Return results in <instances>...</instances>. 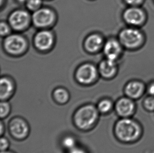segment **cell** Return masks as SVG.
<instances>
[{
  "label": "cell",
  "mask_w": 154,
  "mask_h": 153,
  "mask_svg": "<svg viewBox=\"0 0 154 153\" xmlns=\"http://www.w3.org/2000/svg\"><path fill=\"white\" fill-rule=\"evenodd\" d=\"M113 134L119 143L133 145L140 142L143 137L144 126L134 117L119 118L115 123Z\"/></svg>",
  "instance_id": "1"
},
{
  "label": "cell",
  "mask_w": 154,
  "mask_h": 153,
  "mask_svg": "<svg viewBox=\"0 0 154 153\" xmlns=\"http://www.w3.org/2000/svg\"><path fill=\"white\" fill-rule=\"evenodd\" d=\"M100 115L96 106L93 104H85L75 111L73 116V123L79 130L88 131L96 126Z\"/></svg>",
  "instance_id": "2"
},
{
  "label": "cell",
  "mask_w": 154,
  "mask_h": 153,
  "mask_svg": "<svg viewBox=\"0 0 154 153\" xmlns=\"http://www.w3.org/2000/svg\"><path fill=\"white\" fill-rule=\"evenodd\" d=\"M119 40L123 47L130 50H135L143 46L145 41V36L138 27L129 26L120 32Z\"/></svg>",
  "instance_id": "3"
},
{
  "label": "cell",
  "mask_w": 154,
  "mask_h": 153,
  "mask_svg": "<svg viewBox=\"0 0 154 153\" xmlns=\"http://www.w3.org/2000/svg\"><path fill=\"white\" fill-rule=\"evenodd\" d=\"M8 132L12 138L17 141H23L29 136L30 128L28 122L20 116H15L8 122Z\"/></svg>",
  "instance_id": "4"
},
{
  "label": "cell",
  "mask_w": 154,
  "mask_h": 153,
  "mask_svg": "<svg viewBox=\"0 0 154 153\" xmlns=\"http://www.w3.org/2000/svg\"><path fill=\"white\" fill-rule=\"evenodd\" d=\"M123 18L129 26L139 28L146 23L147 14L140 6H129L124 11Z\"/></svg>",
  "instance_id": "5"
},
{
  "label": "cell",
  "mask_w": 154,
  "mask_h": 153,
  "mask_svg": "<svg viewBox=\"0 0 154 153\" xmlns=\"http://www.w3.org/2000/svg\"><path fill=\"white\" fill-rule=\"evenodd\" d=\"M137 110V106L136 101L125 95L119 98L115 102L114 111L119 118L134 117Z\"/></svg>",
  "instance_id": "6"
},
{
  "label": "cell",
  "mask_w": 154,
  "mask_h": 153,
  "mask_svg": "<svg viewBox=\"0 0 154 153\" xmlns=\"http://www.w3.org/2000/svg\"><path fill=\"white\" fill-rule=\"evenodd\" d=\"M146 84L142 81L131 80L124 87V95L136 101L144 97L146 93Z\"/></svg>",
  "instance_id": "7"
},
{
  "label": "cell",
  "mask_w": 154,
  "mask_h": 153,
  "mask_svg": "<svg viewBox=\"0 0 154 153\" xmlns=\"http://www.w3.org/2000/svg\"><path fill=\"white\" fill-rule=\"evenodd\" d=\"M97 76L95 67L91 64H83L78 69L76 73V79L78 82L83 85L91 84Z\"/></svg>",
  "instance_id": "8"
},
{
  "label": "cell",
  "mask_w": 154,
  "mask_h": 153,
  "mask_svg": "<svg viewBox=\"0 0 154 153\" xmlns=\"http://www.w3.org/2000/svg\"><path fill=\"white\" fill-rule=\"evenodd\" d=\"M26 43L24 38L17 34L8 36L4 41L5 50L9 54L17 55L24 50Z\"/></svg>",
  "instance_id": "9"
},
{
  "label": "cell",
  "mask_w": 154,
  "mask_h": 153,
  "mask_svg": "<svg viewBox=\"0 0 154 153\" xmlns=\"http://www.w3.org/2000/svg\"><path fill=\"white\" fill-rule=\"evenodd\" d=\"M54 19V13L48 8L38 9L32 16V21L34 25L38 27L48 26L52 24Z\"/></svg>",
  "instance_id": "10"
},
{
  "label": "cell",
  "mask_w": 154,
  "mask_h": 153,
  "mask_svg": "<svg viewBox=\"0 0 154 153\" xmlns=\"http://www.w3.org/2000/svg\"><path fill=\"white\" fill-rule=\"evenodd\" d=\"M29 22V15L25 10H16L13 12L9 17L10 25L17 31H21L25 28Z\"/></svg>",
  "instance_id": "11"
},
{
  "label": "cell",
  "mask_w": 154,
  "mask_h": 153,
  "mask_svg": "<svg viewBox=\"0 0 154 153\" xmlns=\"http://www.w3.org/2000/svg\"><path fill=\"white\" fill-rule=\"evenodd\" d=\"M123 46L119 40L109 39L104 47V52L106 58L117 62L123 52Z\"/></svg>",
  "instance_id": "12"
},
{
  "label": "cell",
  "mask_w": 154,
  "mask_h": 153,
  "mask_svg": "<svg viewBox=\"0 0 154 153\" xmlns=\"http://www.w3.org/2000/svg\"><path fill=\"white\" fill-rule=\"evenodd\" d=\"M53 40V36L50 32L42 31L36 35L34 38V44L38 50H46L50 48Z\"/></svg>",
  "instance_id": "13"
},
{
  "label": "cell",
  "mask_w": 154,
  "mask_h": 153,
  "mask_svg": "<svg viewBox=\"0 0 154 153\" xmlns=\"http://www.w3.org/2000/svg\"><path fill=\"white\" fill-rule=\"evenodd\" d=\"M14 86L12 80L7 78H2L0 82L1 101H8L14 92Z\"/></svg>",
  "instance_id": "14"
},
{
  "label": "cell",
  "mask_w": 154,
  "mask_h": 153,
  "mask_svg": "<svg viewBox=\"0 0 154 153\" xmlns=\"http://www.w3.org/2000/svg\"><path fill=\"white\" fill-rule=\"evenodd\" d=\"M117 70L116 62L109 60L106 58L100 62L99 67V70L105 78H112L116 74Z\"/></svg>",
  "instance_id": "15"
},
{
  "label": "cell",
  "mask_w": 154,
  "mask_h": 153,
  "mask_svg": "<svg viewBox=\"0 0 154 153\" xmlns=\"http://www.w3.org/2000/svg\"><path fill=\"white\" fill-rule=\"evenodd\" d=\"M102 38L97 34L90 36L85 41V47L91 52H95L100 49L103 45Z\"/></svg>",
  "instance_id": "16"
},
{
  "label": "cell",
  "mask_w": 154,
  "mask_h": 153,
  "mask_svg": "<svg viewBox=\"0 0 154 153\" xmlns=\"http://www.w3.org/2000/svg\"><path fill=\"white\" fill-rule=\"evenodd\" d=\"M53 98L56 104L60 105L66 104L70 99L69 91L64 88H57L53 92Z\"/></svg>",
  "instance_id": "17"
},
{
  "label": "cell",
  "mask_w": 154,
  "mask_h": 153,
  "mask_svg": "<svg viewBox=\"0 0 154 153\" xmlns=\"http://www.w3.org/2000/svg\"><path fill=\"white\" fill-rule=\"evenodd\" d=\"M115 102L109 98H104L100 100L96 105L100 113L106 115L114 110Z\"/></svg>",
  "instance_id": "18"
},
{
  "label": "cell",
  "mask_w": 154,
  "mask_h": 153,
  "mask_svg": "<svg viewBox=\"0 0 154 153\" xmlns=\"http://www.w3.org/2000/svg\"><path fill=\"white\" fill-rule=\"evenodd\" d=\"M60 144L64 149L69 151L77 146V140L72 135H67L61 140Z\"/></svg>",
  "instance_id": "19"
},
{
  "label": "cell",
  "mask_w": 154,
  "mask_h": 153,
  "mask_svg": "<svg viewBox=\"0 0 154 153\" xmlns=\"http://www.w3.org/2000/svg\"><path fill=\"white\" fill-rule=\"evenodd\" d=\"M142 108L148 113H154V96L146 95L142 101Z\"/></svg>",
  "instance_id": "20"
},
{
  "label": "cell",
  "mask_w": 154,
  "mask_h": 153,
  "mask_svg": "<svg viewBox=\"0 0 154 153\" xmlns=\"http://www.w3.org/2000/svg\"><path fill=\"white\" fill-rule=\"evenodd\" d=\"M11 111V104L8 101H1L0 104V117L1 119L7 118Z\"/></svg>",
  "instance_id": "21"
},
{
  "label": "cell",
  "mask_w": 154,
  "mask_h": 153,
  "mask_svg": "<svg viewBox=\"0 0 154 153\" xmlns=\"http://www.w3.org/2000/svg\"><path fill=\"white\" fill-rule=\"evenodd\" d=\"M26 6L28 8L31 10H37L39 9L42 0H26Z\"/></svg>",
  "instance_id": "22"
},
{
  "label": "cell",
  "mask_w": 154,
  "mask_h": 153,
  "mask_svg": "<svg viewBox=\"0 0 154 153\" xmlns=\"http://www.w3.org/2000/svg\"><path fill=\"white\" fill-rule=\"evenodd\" d=\"M10 147V141L6 137L1 136L0 139V150L1 152L8 150Z\"/></svg>",
  "instance_id": "23"
},
{
  "label": "cell",
  "mask_w": 154,
  "mask_h": 153,
  "mask_svg": "<svg viewBox=\"0 0 154 153\" xmlns=\"http://www.w3.org/2000/svg\"><path fill=\"white\" fill-rule=\"evenodd\" d=\"M10 32V27L8 25L4 22H2L1 23L0 25V32H1V35L2 36H6L9 34Z\"/></svg>",
  "instance_id": "24"
},
{
  "label": "cell",
  "mask_w": 154,
  "mask_h": 153,
  "mask_svg": "<svg viewBox=\"0 0 154 153\" xmlns=\"http://www.w3.org/2000/svg\"><path fill=\"white\" fill-rule=\"evenodd\" d=\"M146 93L147 95L154 96V80L146 84Z\"/></svg>",
  "instance_id": "25"
},
{
  "label": "cell",
  "mask_w": 154,
  "mask_h": 153,
  "mask_svg": "<svg viewBox=\"0 0 154 153\" xmlns=\"http://www.w3.org/2000/svg\"><path fill=\"white\" fill-rule=\"evenodd\" d=\"M129 6H140L144 3L145 0H124Z\"/></svg>",
  "instance_id": "26"
},
{
  "label": "cell",
  "mask_w": 154,
  "mask_h": 153,
  "mask_svg": "<svg viewBox=\"0 0 154 153\" xmlns=\"http://www.w3.org/2000/svg\"><path fill=\"white\" fill-rule=\"evenodd\" d=\"M67 153H88L85 149L82 147L76 146L69 151H67Z\"/></svg>",
  "instance_id": "27"
},
{
  "label": "cell",
  "mask_w": 154,
  "mask_h": 153,
  "mask_svg": "<svg viewBox=\"0 0 154 153\" xmlns=\"http://www.w3.org/2000/svg\"><path fill=\"white\" fill-rule=\"evenodd\" d=\"M4 133H5V125L3 121H1L0 123V134H1V136H3Z\"/></svg>",
  "instance_id": "28"
},
{
  "label": "cell",
  "mask_w": 154,
  "mask_h": 153,
  "mask_svg": "<svg viewBox=\"0 0 154 153\" xmlns=\"http://www.w3.org/2000/svg\"><path fill=\"white\" fill-rule=\"evenodd\" d=\"M1 153H15L12 151H11L9 150H7V151H5L1 152Z\"/></svg>",
  "instance_id": "29"
},
{
  "label": "cell",
  "mask_w": 154,
  "mask_h": 153,
  "mask_svg": "<svg viewBox=\"0 0 154 153\" xmlns=\"http://www.w3.org/2000/svg\"><path fill=\"white\" fill-rule=\"evenodd\" d=\"M17 1L20 2H24L26 1V0H17Z\"/></svg>",
  "instance_id": "30"
},
{
  "label": "cell",
  "mask_w": 154,
  "mask_h": 153,
  "mask_svg": "<svg viewBox=\"0 0 154 153\" xmlns=\"http://www.w3.org/2000/svg\"></svg>",
  "instance_id": "31"
}]
</instances>
